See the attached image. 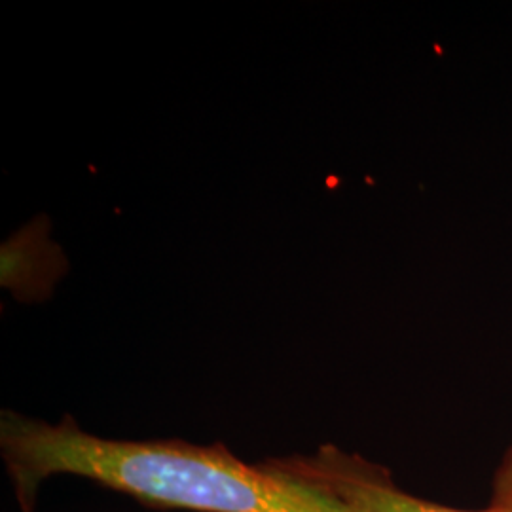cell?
Instances as JSON below:
<instances>
[{
	"instance_id": "cell-4",
	"label": "cell",
	"mask_w": 512,
	"mask_h": 512,
	"mask_svg": "<svg viewBox=\"0 0 512 512\" xmlns=\"http://www.w3.org/2000/svg\"><path fill=\"white\" fill-rule=\"evenodd\" d=\"M486 509L492 512H512V446L507 448L495 469Z\"/></svg>"
},
{
	"instance_id": "cell-1",
	"label": "cell",
	"mask_w": 512,
	"mask_h": 512,
	"mask_svg": "<svg viewBox=\"0 0 512 512\" xmlns=\"http://www.w3.org/2000/svg\"><path fill=\"white\" fill-rule=\"evenodd\" d=\"M0 458L21 512H35L42 486L63 475L160 511L346 512L268 459L247 463L222 442L105 439L73 416L50 423L2 410Z\"/></svg>"
},
{
	"instance_id": "cell-3",
	"label": "cell",
	"mask_w": 512,
	"mask_h": 512,
	"mask_svg": "<svg viewBox=\"0 0 512 512\" xmlns=\"http://www.w3.org/2000/svg\"><path fill=\"white\" fill-rule=\"evenodd\" d=\"M52 222L31 220L0 247V285L21 302H42L69 274V260L50 238Z\"/></svg>"
},
{
	"instance_id": "cell-2",
	"label": "cell",
	"mask_w": 512,
	"mask_h": 512,
	"mask_svg": "<svg viewBox=\"0 0 512 512\" xmlns=\"http://www.w3.org/2000/svg\"><path fill=\"white\" fill-rule=\"evenodd\" d=\"M268 461L277 471L329 495L346 512H492L463 511L408 494L389 467L334 444Z\"/></svg>"
}]
</instances>
